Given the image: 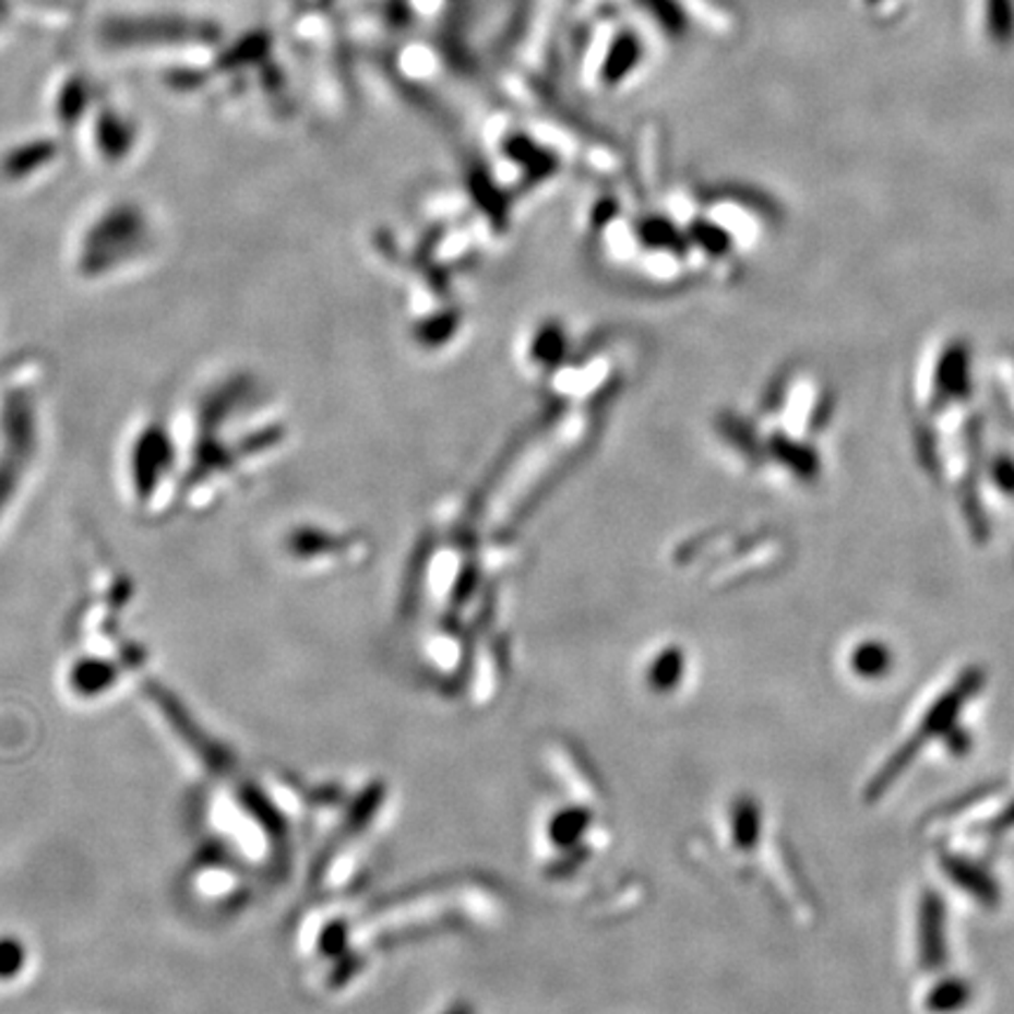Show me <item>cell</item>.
<instances>
[{
  "mask_svg": "<svg viewBox=\"0 0 1014 1014\" xmlns=\"http://www.w3.org/2000/svg\"><path fill=\"white\" fill-rule=\"evenodd\" d=\"M759 834V810L752 801H742L736 808V836L738 844L742 848H749V844H754V838Z\"/></svg>",
  "mask_w": 1014,
  "mask_h": 1014,
  "instance_id": "cell-1",
  "label": "cell"
},
{
  "mask_svg": "<svg viewBox=\"0 0 1014 1014\" xmlns=\"http://www.w3.org/2000/svg\"><path fill=\"white\" fill-rule=\"evenodd\" d=\"M24 951L17 942L3 940L0 942V977H10L22 967Z\"/></svg>",
  "mask_w": 1014,
  "mask_h": 1014,
  "instance_id": "cell-2",
  "label": "cell"
},
{
  "mask_svg": "<svg viewBox=\"0 0 1014 1014\" xmlns=\"http://www.w3.org/2000/svg\"><path fill=\"white\" fill-rule=\"evenodd\" d=\"M677 679H679V660L669 658V660H663L660 667H655L653 681L658 683V685H663V689H667V685H672Z\"/></svg>",
  "mask_w": 1014,
  "mask_h": 1014,
  "instance_id": "cell-3",
  "label": "cell"
},
{
  "mask_svg": "<svg viewBox=\"0 0 1014 1014\" xmlns=\"http://www.w3.org/2000/svg\"><path fill=\"white\" fill-rule=\"evenodd\" d=\"M449 1014H473V1012H467L465 1007H458V1010H454V1012H449Z\"/></svg>",
  "mask_w": 1014,
  "mask_h": 1014,
  "instance_id": "cell-4",
  "label": "cell"
}]
</instances>
